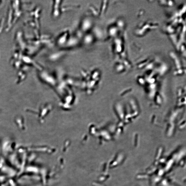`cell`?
<instances>
[{
  "label": "cell",
  "mask_w": 186,
  "mask_h": 186,
  "mask_svg": "<svg viewBox=\"0 0 186 186\" xmlns=\"http://www.w3.org/2000/svg\"><path fill=\"white\" fill-rule=\"evenodd\" d=\"M91 36V35L86 36L85 38L84 39V41L87 44H89L91 43L93 41V39H89Z\"/></svg>",
  "instance_id": "obj_1"
}]
</instances>
